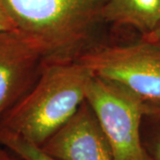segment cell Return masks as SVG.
<instances>
[{
    "instance_id": "1",
    "label": "cell",
    "mask_w": 160,
    "mask_h": 160,
    "mask_svg": "<svg viewBox=\"0 0 160 160\" xmlns=\"http://www.w3.org/2000/svg\"><path fill=\"white\" fill-rule=\"evenodd\" d=\"M92 75L73 60L44 61L34 85L0 118V132L41 147L86 101Z\"/></svg>"
},
{
    "instance_id": "2",
    "label": "cell",
    "mask_w": 160,
    "mask_h": 160,
    "mask_svg": "<svg viewBox=\"0 0 160 160\" xmlns=\"http://www.w3.org/2000/svg\"><path fill=\"white\" fill-rule=\"evenodd\" d=\"M22 35L45 61L73 60L84 52L106 0H4Z\"/></svg>"
},
{
    "instance_id": "3",
    "label": "cell",
    "mask_w": 160,
    "mask_h": 160,
    "mask_svg": "<svg viewBox=\"0 0 160 160\" xmlns=\"http://www.w3.org/2000/svg\"><path fill=\"white\" fill-rule=\"evenodd\" d=\"M86 101L108 139L116 160H151L142 140L146 101L93 74L86 86Z\"/></svg>"
},
{
    "instance_id": "4",
    "label": "cell",
    "mask_w": 160,
    "mask_h": 160,
    "mask_svg": "<svg viewBox=\"0 0 160 160\" xmlns=\"http://www.w3.org/2000/svg\"><path fill=\"white\" fill-rule=\"evenodd\" d=\"M76 60L92 73L130 90L146 102H160V46L141 42L97 46Z\"/></svg>"
},
{
    "instance_id": "5",
    "label": "cell",
    "mask_w": 160,
    "mask_h": 160,
    "mask_svg": "<svg viewBox=\"0 0 160 160\" xmlns=\"http://www.w3.org/2000/svg\"><path fill=\"white\" fill-rule=\"evenodd\" d=\"M40 149L56 160H116L109 141L86 101Z\"/></svg>"
},
{
    "instance_id": "6",
    "label": "cell",
    "mask_w": 160,
    "mask_h": 160,
    "mask_svg": "<svg viewBox=\"0 0 160 160\" xmlns=\"http://www.w3.org/2000/svg\"><path fill=\"white\" fill-rule=\"evenodd\" d=\"M44 61L17 30L0 33V118L34 85Z\"/></svg>"
},
{
    "instance_id": "7",
    "label": "cell",
    "mask_w": 160,
    "mask_h": 160,
    "mask_svg": "<svg viewBox=\"0 0 160 160\" xmlns=\"http://www.w3.org/2000/svg\"><path fill=\"white\" fill-rule=\"evenodd\" d=\"M102 21L131 26L144 35L160 24V0H106Z\"/></svg>"
},
{
    "instance_id": "8",
    "label": "cell",
    "mask_w": 160,
    "mask_h": 160,
    "mask_svg": "<svg viewBox=\"0 0 160 160\" xmlns=\"http://www.w3.org/2000/svg\"><path fill=\"white\" fill-rule=\"evenodd\" d=\"M0 143L24 160H56L45 153L38 146L6 132H0Z\"/></svg>"
},
{
    "instance_id": "9",
    "label": "cell",
    "mask_w": 160,
    "mask_h": 160,
    "mask_svg": "<svg viewBox=\"0 0 160 160\" xmlns=\"http://www.w3.org/2000/svg\"><path fill=\"white\" fill-rule=\"evenodd\" d=\"M144 116L151 118L154 126L148 137L142 141L144 149L151 160H160V106L157 103L146 104Z\"/></svg>"
},
{
    "instance_id": "10",
    "label": "cell",
    "mask_w": 160,
    "mask_h": 160,
    "mask_svg": "<svg viewBox=\"0 0 160 160\" xmlns=\"http://www.w3.org/2000/svg\"><path fill=\"white\" fill-rule=\"evenodd\" d=\"M12 30H17L15 23L6 8L5 1L0 0V33Z\"/></svg>"
},
{
    "instance_id": "11",
    "label": "cell",
    "mask_w": 160,
    "mask_h": 160,
    "mask_svg": "<svg viewBox=\"0 0 160 160\" xmlns=\"http://www.w3.org/2000/svg\"><path fill=\"white\" fill-rule=\"evenodd\" d=\"M0 160H24L0 143Z\"/></svg>"
},
{
    "instance_id": "12",
    "label": "cell",
    "mask_w": 160,
    "mask_h": 160,
    "mask_svg": "<svg viewBox=\"0 0 160 160\" xmlns=\"http://www.w3.org/2000/svg\"><path fill=\"white\" fill-rule=\"evenodd\" d=\"M142 39L147 40L149 42H151V43H154V44L160 46V24L152 32H150L147 35H144Z\"/></svg>"
}]
</instances>
